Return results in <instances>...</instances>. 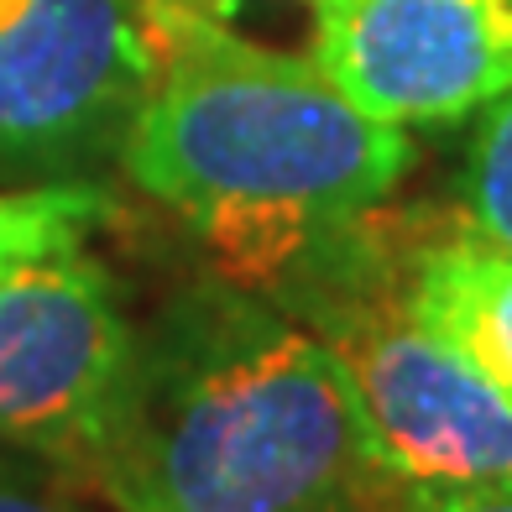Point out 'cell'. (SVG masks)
<instances>
[{
    "instance_id": "obj_5",
    "label": "cell",
    "mask_w": 512,
    "mask_h": 512,
    "mask_svg": "<svg viewBox=\"0 0 512 512\" xmlns=\"http://www.w3.org/2000/svg\"><path fill=\"white\" fill-rule=\"evenodd\" d=\"M136 335L110 277L79 251L0 277V439L89 460L126 392Z\"/></svg>"
},
{
    "instance_id": "obj_4",
    "label": "cell",
    "mask_w": 512,
    "mask_h": 512,
    "mask_svg": "<svg viewBox=\"0 0 512 512\" xmlns=\"http://www.w3.org/2000/svg\"><path fill=\"white\" fill-rule=\"evenodd\" d=\"M168 16L173 0H0V168L79 173L121 157Z\"/></svg>"
},
{
    "instance_id": "obj_12",
    "label": "cell",
    "mask_w": 512,
    "mask_h": 512,
    "mask_svg": "<svg viewBox=\"0 0 512 512\" xmlns=\"http://www.w3.org/2000/svg\"><path fill=\"white\" fill-rule=\"evenodd\" d=\"M0 512H115V507H84V502H68L53 492H27V486H6L0 481Z\"/></svg>"
},
{
    "instance_id": "obj_10",
    "label": "cell",
    "mask_w": 512,
    "mask_h": 512,
    "mask_svg": "<svg viewBox=\"0 0 512 512\" xmlns=\"http://www.w3.org/2000/svg\"><path fill=\"white\" fill-rule=\"evenodd\" d=\"M79 251V236L68 230H0V277L16 272L21 262H42V256Z\"/></svg>"
},
{
    "instance_id": "obj_3",
    "label": "cell",
    "mask_w": 512,
    "mask_h": 512,
    "mask_svg": "<svg viewBox=\"0 0 512 512\" xmlns=\"http://www.w3.org/2000/svg\"><path fill=\"white\" fill-rule=\"evenodd\" d=\"M371 450L413 492H512V403L408 309L403 288L319 304Z\"/></svg>"
},
{
    "instance_id": "obj_11",
    "label": "cell",
    "mask_w": 512,
    "mask_h": 512,
    "mask_svg": "<svg viewBox=\"0 0 512 512\" xmlns=\"http://www.w3.org/2000/svg\"><path fill=\"white\" fill-rule=\"evenodd\" d=\"M408 512H512V492H413Z\"/></svg>"
},
{
    "instance_id": "obj_1",
    "label": "cell",
    "mask_w": 512,
    "mask_h": 512,
    "mask_svg": "<svg viewBox=\"0 0 512 512\" xmlns=\"http://www.w3.org/2000/svg\"><path fill=\"white\" fill-rule=\"evenodd\" d=\"M121 162L230 277L272 288L351 236L398 189L413 147L403 126L356 110L314 58L230 32L204 0H173Z\"/></svg>"
},
{
    "instance_id": "obj_7",
    "label": "cell",
    "mask_w": 512,
    "mask_h": 512,
    "mask_svg": "<svg viewBox=\"0 0 512 512\" xmlns=\"http://www.w3.org/2000/svg\"><path fill=\"white\" fill-rule=\"evenodd\" d=\"M408 309L512 403V251L481 230H455L413 251Z\"/></svg>"
},
{
    "instance_id": "obj_9",
    "label": "cell",
    "mask_w": 512,
    "mask_h": 512,
    "mask_svg": "<svg viewBox=\"0 0 512 512\" xmlns=\"http://www.w3.org/2000/svg\"><path fill=\"white\" fill-rule=\"evenodd\" d=\"M100 220H105V194L84 189V183L0 194V230H68V236L84 241Z\"/></svg>"
},
{
    "instance_id": "obj_2",
    "label": "cell",
    "mask_w": 512,
    "mask_h": 512,
    "mask_svg": "<svg viewBox=\"0 0 512 512\" xmlns=\"http://www.w3.org/2000/svg\"><path fill=\"white\" fill-rule=\"evenodd\" d=\"M115 512H392L356 392L314 330L251 304L136 340L126 392L79 465Z\"/></svg>"
},
{
    "instance_id": "obj_6",
    "label": "cell",
    "mask_w": 512,
    "mask_h": 512,
    "mask_svg": "<svg viewBox=\"0 0 512 512\" xmlns=\"http://www.w3.org/2000/svg\"><path fill=\"white\" fill-rule=\"evenodd\" d=\"M314 63L382 126H439L512 89V0H319Z\"/></svg>"
},
{
    "instance_id": "obj_8",
    "label": "cell",
    "mask_w": 512,
    "mask_h": 512,
    "mask_svg": "<svg viewBox=\"0 0 512 512\" xmlns=\"http://www.w3.org/2000/svg\"><path fill=\"white\" fill-rule=\"evenodd\" d=\"M460 189H465L471 230L512 251V89L481 110L476 136L465 147Z\"/></svg>"
}]
</instances>
